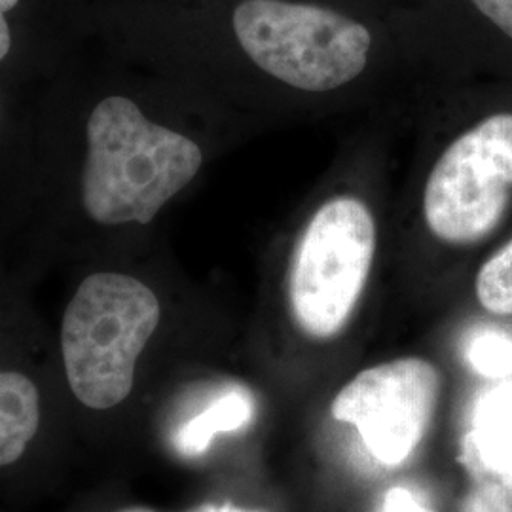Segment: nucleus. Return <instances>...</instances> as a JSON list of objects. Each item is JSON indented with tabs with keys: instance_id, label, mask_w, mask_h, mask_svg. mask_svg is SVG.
<instances>
[{
	"instance_id": "nucleus-15",
	"label": "nucleus",
	"mask_w": 512,
	"mask_h": 512,
	"mask_svg": "<svg viewBox=\"0 0 512 512\" xmlns=\"http://www.w3.org/2000/svg\"><path fill=\"white\" fill-rule=\"evenodd\" d=\"M476 8L512 38V0H471Z\"/></svg>"
},
{
	"instance_id": "nucleus-13",
	"label": "nucleus",
	"mask_w": 512,
	"mask_h": 512,
	"mask_svg": "<svg viewBox=\"0 0 512 512\" xmlns=\"http://www.w3.org/2000/svg\"><path fill=\"white\" fill-rule=\"evenodd\" d=\"M465 512H512V497L499 480L484 484L465 503Z\"/></svg>"
},
{
	"instance_id": "nucleus-8",
	"label": "nucleus",
	"mask_w": 512,
	"mask_h": 512,
	"mask_svg": "<svg viewBox=\"0 0 512 512\" xmlns=\"http://www.w3.org/2000/svg\"><path fill=\"white\" fill-rule=\"evenodd\" d=\"M40 427V389L23 370L0 366V467L16 463Z\"/></svg>"
},
{
	"instance_id": "nucleus-5",
	"label": "nucleus",
	"mask_w": 512,
	"mask_h": 512,
	"mask_svg": "<svg viewBox=\"0 0 512 512\" xmlns=\"http://www.w3.org/2000/svg\"><path fill=\"white\" fill-rule=\"evenodd\" d=\"M512 192V114H495L463 133L433 167L423 217L437 238L471 245L490 236Z\"/></svg>"
},
{
	"instance_id": "nucleus-17",
	"label": "nucleus",
	"mask_w": 512,
	"mask_h": 512,
	"mask_svg": "<svg viewBox=\"0 0 512 512\" xmlns=\"http://www.w3.org/2000/svg\"><path fill=\"white\" fill-rule=\"evenodd\" d=\"M122 512H154V511H150V509H141V507H137V509H128V511H122Z\"/></svg>"
},
{
	"instance_id": "nucleus-14",
	"label": "nucleus",
	"mask_w": 512,
	"mask_h": 512,
	"mask_svg": "<svg viewBox=\"0 0 512 512\" xmlns=\"http://www.w3.org/2000/svg\"><path fill=\"white\" fill-rule=\"evenodd\" d=\"M376 512H433L410 490L391 488L385 492L384 499Z\"/></svg>"
},
{
	"instance_id": "nucleus-6",
	"label": "nucleus",
	"mask_w": 512,
	"mask_h": 512,
	"mask_svg": "<svg viewBox=\"0 0 512 512\" xmlns=\"http://www.w3.org/2000/svg\"><path fill=\"white\" fill-rule=\"evenodd\" d=\"M439 387L431 363L418 357L391 361L351 380L334 399L332 416L357 427L372 458L397 467L423 439Z\"/></svg>"
},
{
	"instance_id": "nucleus-11",
	"label": "nucleus",
	"mask_w": 512,
	"mask_h": 512,
	"mask_svg": "<svg viewBox=\"0 0 512 512\" xmlns=\"http://www.w3.org/2000/svg\"><path fill=\"white\" fill-rule=\"evenodd\" d=\"M476 296L484 310L495 315H512V241L478 272Z\"/></svg>"
},
{
	"instance_id": "nucleus-10",
	"label": "nucleus",
	"mask_w": 512,
	"mask_h": 512,
	"mask_svg": "<svg viewBox=\"0 0 512 512\" xmlns=\"http://www.w3.org/2000/svg\"><path fill=\"white\" fill-rule=\"evenodd\" d=\"M255 414V401L243 387H230L198 416L179 427L175 435L177 450L188 456H202L219 433H232L245 427Z\"/></svg>"
},
{
	"instance_id": "nucleus-3",
	"label": "nucleus",
	"mask_w": 512,
	"mask_h": 512,
	"mask_svg": "<svg viewBox=\"0 0 512 512\" xmlns=\"http://www.w3.org/2000/svg\"><path fill=\"white\" fill-rule=\"evenodd\" d=\"M232 31L260 71L304 92H329L355 80L372 44L359 21L287 0H241Z\"/></svg>"
},
{
	"instance_id": "nucleus-16",
	"label": "nucleus",
	"mask_w": 512,
	"mask_h": 512,
	"mask_svg": "<svg viewBox=\"0 0 512 512\" xmlns=\"http://www.w3.org/2000/svg\"><path fill=\"white\" fill-rule=\"evenodd\" d=\"M196 512H256V511H243V509H238V507H234V505H222V507H203L200 511Z\"/></svg>"
},
{
	"instance_id": "nucleus-7",
	"label": "nucleus",
	"mask_w": 512,
	"mask_h": 512,
	"mask_svg": "<svg viewBox=\"0 0 512 512\" xmlns=\"http://www.w3.org/2000/svg\"><path fill=\"white\" fill-rule=\"evenodd\" d=\"M38 92L0 80V264L19 258L33 222Z\"/></svg>"
},
{
	"instance_id": "nucleus-4",
	"label": "nucleus",
	"mask_w": 512,
	"mask_h": 512,
	"mask_svg": "<svg viewBox=\"0 0 512 512\" xmlns=\"http://www.w3.org/2000/svg\"><path fill=\"white\" fill-rule=\"evenodd\" d=\"M376 251V222L365 203L338 196L323 203L296 243L289 300L311 338H332L355 310Z\"/></svg>"
},
{
	"instance_id": "nucleus-1",
	"label": "nucleus",
	"mask_w": 512,
	"mask_h": 512,
	"mask_svg": "<svg viewBox=\"0 0 512 512\" xmlns=\"http://www.w3.org/2000/svg\"><path fill=\"white\" fill-rule=\"evenodd\" d=\"M202 141L150 107L118 65L71 55L40 88L27 270L126 256L200 177Z\"/></svg>"
},
{
	"instance_id": "nucleus-12",
	"label": "nucleus",
	"mask_w": 512,
	"mask_h": 512,
	"mask_svg": "<svg viewBox=\"0 0 512 512\" xmlns=\"http://www.w3.org/2000/svg\"><path fill=\"white\" fill-rule=\"evenodd\" d=\"M469 363L486 378H505L512 374V340L499 332L476 336L467 349Z\"/></svg>"
},
{
	"instance_id": "nucleus-2",
	"label": "nucleus",
	"mask_w": 512,
	"mask_h": 512,
	"mask_svg": "<svg viewBox=\"0 0 512 512\" xmlns=\"http://www.w3.org/2000/svg\"><path fill=\"white\" fill-rule=\"evenodd\" d=\"M126 256L78 264L82 275L61 315L57 344L65 380L92 410L128 399L164 319L160 294L129 268Z\"/></svg>"
},
{
	"instance_id": "nucleus-9",
	"label": "nucleus",
	"mask_w": 512,
	"mask_h": 512,
	"mask_svg": "<svg viewBox=\"0 0 512 512\" xmlns=\"http://www.w3.org/2000/svg\"><path fill=\"white\" fill-rule=\"evenodd\" d=\"M27 0H0V80L21 88H42L61 67L19 35V10Z\"/></svg>"
}]
</instances>
